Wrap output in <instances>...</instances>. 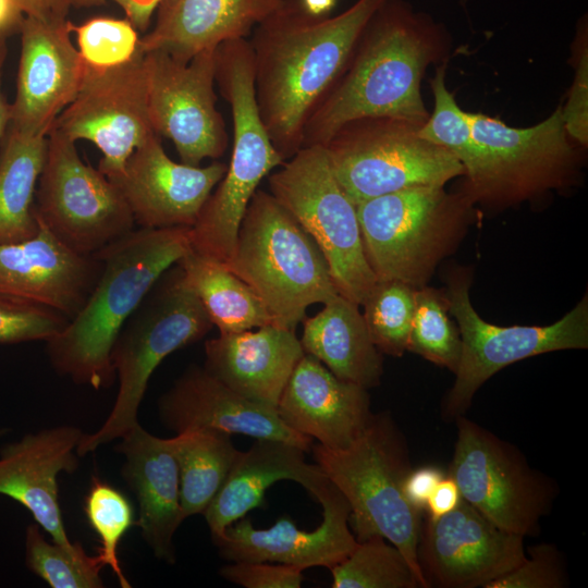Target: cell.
<instances>
[{"label":"cell","instance_id":"cell-1","mask_svg":"<svg viewBox=\"0 0 588 588\" xmlns=\"http://www.w3.org/2000/svg\"><path fill=\"white\" fill-rule=\"evenodd\" d=\"M383 1L356 0L338 15L316 16L299 0H284L250 33L258 112L284 161L303 147L308 118Z\"/></svg>","mask_w":588,"mask_h":588},{"label":"cell","instance_id":"cell-2","mask_svg":"<svg viewBox=\"0 0 588 588\" xmlns=\"http://www.w3.org/2000/svg\"><path fill=\"white\" fill-rule=\"evenodd\" d=\"M440 27L404 0H384L365 25L343 71L308 118L303 147L324 146L348 122L391 118L421 126L429 114L421 77Z\"/></svg>","mask_w":588,"mask_h":588},{"label":"cell","instance_id":"cell-3","mask_svg":"<svg viewBox=\"0 0 588 588\" xmlns=\"http://www.w3.org/2000/svg\"><path fill=\"white\" fill-rule=\"evenodd\" d=\"M191 228H139L100 249L102 269L88 299L46 341L53 369L95 390L112 385V346L162 274L191 250Z\"/></svg>","mask_w":588,"mask_h":588},{"label":"cell","instance_id":"cell-4","mask_svg":"<svg viewBox=\"0 0 588 588\" xmlns=\"http://www.w3.org/2000/svg\"><path fill=\"white\" fill-rule=\"evenodd\" d=\"M311 448L315 464L348 503L356 540L384 538L404 554L420 587L428 588L417 560L424 511L404 494V481L413 467L407 440L393 417L373 414L346 448Z\"/></svg>","mask_w":588,"mask_h":588},{"label":"cell","instance_id":"cell-5","mask_svg":"<svg viewBox=\"0 0 588 588\" xmlns=\"http://www.w3.org/2000/svg\"><path fill=\"white\" fill-rule=\"evenodd\" d=\"M216 84L230 106L233 148L223 177L191 228V248L201 257L229 266L252 197L261 180L284 159L272 145L258 112L253 52L247 38L217 47Z\"/></svg>","mask_w":588,"mask_h":588},{"label":"cell","instance_id":"cell-6","mask_svg":"<svg viewBox=\"0 0 588 588\" xmlns=\"http://www.w3.org/2000/svg\"><path fill=\"white\" fill-rule=\"evenodd\" d=\"M228 268L256 292L274 326L294 331L310 305L339 294L315 241L262 189L249 201Z\"/></svg>","mask_w":588,"mask_h":588},{"label":"cell","instance_id":"cell-7","mask_svg":"<svg viewBox=\"0 0 588 588\" xmlns=\"http://www.w3.org/2000/svg\"><path fill=\"white\" fill-rule=\"evenodd\" d=\"M213 327L175 264L168 269L121 329L111 351L119 390L108 417L84 433L76 452L85 456L122 438L137 424L148 381L171 353L203 339Z\"/></svg>","mask_w":588,"mask_h":588},{"label":"cell","instance_id":"cell-8","mask_svg":"<svg viewBox=\"0 0 588 588\" xmlns=\"http://www.w3.org/2000/svg\"><path fill=\"white\" fill-rule=\"evenodd\" d=\"M471 200L443 186H417L356 205L364 252L377 280L426 286L461 241Z\"/></svg>","mask_w":588,"mask_h":588},{"label":"cell","instance_id":"cell-9","mask_svg":"<svg viewBox=\"0 0 588 588\" xmlns=\"http://www.w3.org/2000/svg\"><path fill=\"white\" fill-rule=\"evenodd\" d=\"M269 193L311 236L340 295L360 306L377 282L365 256L357 208L323 146L302 147L269 175Z\"/></svg>","mask_w":588,"mask_h":588},{"label":"cell","instance_id":"cell-10","mask_svg":"<svg viewBox=\"0 0 588 588\" xmlns=\"http://www.w3.org/2000/svg\"><path fill=\"white\" fill-rule=\"evenodd\" d=\"M420 126L391 118L343 125L323 146L332 170L355 205L417 186H444L465 174L446 149L418 135Z\"/></svg>","mask_w":588,"mask_h":588},{"label":"cell","instance_id":"cell-11","mask_svg":"<svg viewBox=\"0 0 588 588\" xmlns=\"http://www.w3.org/2000/svg\"><path fill=\"white\" fill-rule=\"evenodd\" d=\"M449 465L462 499L512 534L537 536L559 498L558 482L534 468L524 453L464 415Z\"/></svg>","mask_w":588,"mask_h":588},{"label":"cell","instance_id":"cell-12","mask_svg":"<svg viewBox=\"0 0 588 588\" xmlns=\"http://www.w3.org/2000/svg\"><path fill=\"white\" fill-rule=\"evenodd\" d=\"M34 212L58 238L84 255H95L135 226L115 184L85 163L76 142L54 127L47 135Z\"/></svg>","mask_w":588,"mask_h":588},{"label":"cell","instance_id":"cell-13","mask_svg":"<svg viewBox=\"0 0 588 588\" xmlns=\"http://www.w3.org/2000/svg\"><path fill=\"white\" fill-rule=\"evenodd\" d=\"M444 296L460 330L462 354L453 387L443 401V419L465 415L479 388L511 364L543 353L588 347L587 295L560 320L542 327H500L485 321L471 305L469 282L463 275L451 277Z\"/></svg>","mask_w":588,"mask_h":588},{"label":"cell","instance_id":"cell-14","mask_svg":"<svg viewBox=\"0 0 588 588\" xmlns=\"http://www.w3.org/2000/svg\"><path fill=\"white\" fill-rule=\"evenodd\" d=\"M216 49L201 51L187 62L162 50L144 56L151 127L173 143L181 162L191 166L218 160L229 144L217 108Z\"/></svg>","mask_w":588,"mask_h":588},{"label":"cell","instance_id":"cell-15","mask_svg":"<svg viewBox=\"0 0 588 588\" xmlns=\"http://www.w3.org/2000/svg\"><path fill=\"white\" fill-rule=\"evenodd\" d=\"M144 56L109 69L85 65L75 98L52 126L74 142L94 144L102 155L98 169L107 177L119 174L132 152L156 134L148 113Z\"/></svg>","mask_w":588,"mask_h":588},{"label":"cell","instance_id":"cell-16","mask_svg":"<svg viewBox=\"0 0 588 588\" xmlns=\"http://www.w3.org/2000/svg\"><path fill=\"white\" fill-rule=\"evenodd\" d=\"M524 538L462 499L448 514L424 518L417 560L428 588H487L525 560Z\"/></svg>","mask_w":588,"mask_h":588},{"label":"cell","instance_id":"cell-17","mask_svg":"<svg viewBox=\"0 0 588 588\" xmlns=\"http://www.w3.org/2000/svg\"><path fill=\"white\" fill-rule=\"evenodd\" d=\"M467 118L487 162L481 200H520L566 181L575 156L561 108L527 128L511 127L481 113L467 112Z\"/></svg>","mask_w":588,"mask_h":588},{"label":"cell","instance_id":"cell-18","mask_svg":"<svg viewBox=\"0 0 588 588\" xmlns=\"http://www.w3.org/2000/svg\"><path fill=\"white\" fill-rule=\"evenodd\" d=\"M70 23L69 19L24 17L9 128L47 136L75 98L85 64L71 39Z\"/></svg>","mask_w":588,"mask_h":588},{"label":"cell","instance_id":"cell-19","mask_svg":"<svg viewBox=\"0 0 588 588\" xmlns=\"http://www.w3.org/2000/svg\"><path fill=\"white\" fill-rule=\"evenodd\" d=\"M225 170L226 163L219 160L205 167L176 162L154 134L132 152L119 174L108 179L139 228H192Z\"/></svg>","mask_w":588,"mask_h":588},{"label":"cell","instance_id":"cell-20","mask_svg":"<svg viewBox=\"0 0 588 588\" xmlns=\"http://www.w3.org/2000/svg\"><path fill=\"white\" fill-rule=\"evenodd\" d=\"M322 506V520L313 530L299 529L287 516L269 528H256L242 517L212 537L219 555L230 562H271L306 569L328 567L343 561L356 547L350 530V506L329 480L315 498Z\"/></svg>","mask_w":588,"mask_h":588},{"label":"cell","instance_id":"cell-21","mask_svg":"<svg viewBox=\"0 0 588 588\" xmlns=\"http://www.w3.org/2000/svg\"><path fill=\"white\" fill-rule=\"evenodd\" d=\"M37 221L34 236L0 244V295L46 306L70 320L88 299L102 261L74 250Z\"/></svg>","mask_w":588,"mask_h":588},{"label":"cell","instance_id":"cell-22","mask_svg":"<svg viewBox=\"0 0 588 588\" xmlns=\"http://www.w3.org/2000/svg\"><path fill=\"white\" fill-rule=\"evenodd\" d=\"M84 432L70 425L25 434L0 449V494L33 515L51 540L74 549L63 525L58 477L78 467V442Z\"/></svg>","mask_w":588,"mask_h":588},{"label":"cell","instance_id":"cell-23","mask_svg":"<svg viewBox=\"0 0 588 588\" xmlns=\"http://www.w3.org/2000/svg\"><path fill=\"white\" fill-rule=\"evenodd\" d=\"M158 411L164 427L175 433L211 428L255 439L282 440L305 451L313 443V439L289 428L275 408L246 399L196 365L189 366L161 395Z\"/></svg>","mask_w":588,"mask_h":588},{"label":"cell","instance_id":"cell-24","mask_svg":"<svg viewBox=\"0 0 588 588\" xmlns=\"http://www.w3.org/2000/svg\"><path fill=\"white\" fill-rule=\"evenodd\" d=\"M275 409L289 428L328 449L346 448L373 415L368 389L338 378L309 354L295 366Z\"/></svg>","mask_w":588,"mask_h":588},{"label":"cell","instance_id":"cell-25","mask_svg":"<svg viewBox=\"0 0 588 588\" xmlns=\"http://www.w3.org/2000/svg\"><path fill=\"white\" fill-rule=\"evenodd\" d=\"M120 440L115 450L124 456L121 473L138 503L135 525L155 558L174 564L173 538L185 518L170 440L149 433L139 422Z\"/></svg>","mask_w":588,"mask_h":588},{"label":"cell","instance_id":"cell-26","mask_svg":"<svg viewBox=\"0 0 588 588\" xmlns=\"http://www.w3.org/2000/svg\"><path fill=\"white\" fill-rule=\"evenodd\" d=\"M304 354L294 330L268 324L206 341L204 368L246 399L277 408Z\"/></svg>","mask_w":588,"mask_h":588},{"label":"cell","instance_id":"cell-27","mask_svg":"<svg viewBox=\"0 0 588 588\" xmlns=\"http://www.w3.org/2000/svg\"><path fill=\"white\" fill-rule=\"evenodd\" d=\"M284 0H162L151 29L140 37L145 52L162 50L181 61L247 38Z\"/></svg>","mask_w":588,"mask_h":588},{"label":"cell","instance_id":"cell-28","mask_svg":"<svg viewBox=\"0 0 588 588\" xmlns=\"http://www.w3.org/2000/svg\"><path fill=\"white\" fill-rule=\"evenodd\" d=\"M305 450L290 442L256 439L240 452L223 486L204 512L211 538L266 503L265 494L274 482L292 480L315 499L329 479L317 464H309Z\"/></svg>","mask_w":588,"mask_h":588},{"label":"cell","instance_id":"cell-29","mask_svg":"<svg viewBox=\"0 0 588 588\" xmlns=\"http://www.w3.org/2000/svg\"><path fill=\"white\" fill-rule=\"evenodd\" d=\"M303 321L299 341L305 354L317 358L342 380L366 389L380 384L382 354L373 344L357 304L338 294L318 314Z\"/></svg>","mask_w":588,"mask_h":588},{"label":"cell","instance_id":"cell-30","mask_svg":"<svg viewBox=\"0 0 588 588\" xmlns=\"http://www.w3.org/2000/svg\"><path fill=\"white\" fill-rule=\"evenodd\" d=\"M47 150V136L7 128L0 140V244L34 236L38 221L35 192Z\"/></svg>","mask_w":588,"mask_h":588},{"label":"cell","instance_id":"cell-31","mask_svg":"<svg viewBox=\"0 0 588 588\" xmlns=\"http://www.w3.org/2000/svg\"><path fill=\"white\" fill-rule=\"evenodd\" d=\"M176 265L220 334L273 324L256 292L225 265L192 249Z\"/></svg>","mask_w":588,"mask_h":588},{"label":"cell","instance_id":"cell-32","mask_svg":"<svg viewBox=\"0 0 588 588\" xmlns=\"http://www.w3.org/2000/svg\"><path fill=\"white\" fill-rule=\"evenodd\" d=\"M169 440L179 466L183 516L204 514L241 451L230 433L211 428L188 429Z\"/></svg>","mask_w":588,"mask_h":588},{"label":"cell","instance_id":"cell-33","mask_svg":"<svg viewBox=\"0 0 588 588\" xmlns=\"http://www.w3.org/2000/svg\"><path fill=\"white\" fill-rule=\"evenodd\" d=\"M445 63L431 79L434 99L432 113L418 128V135L451 152L464 167L469 186L466 195L471 201L481 200L488 182L485 154L473 136L467 112L457 105L445 84Z\"/></svg>","mask_w":588,"mask_h":588},{"label":"cell","instance_id":"cell-34","mask_svg":"<svg viewBox=\"0 0 588 588\" xmlns=\"http://www.w3.org/2000/svg\"><path fill=\"white\" fill-rule=\"evenodd\" d=\"M329 569L333 588H421L404 554L380 536L357 541L354 550Z\"/></svg>","mask_w":588,"mask_h":588},{"label":"cell","instance_id":"cell-35","mask_svg":"<svg viewBox=\"0 0 588 588\" xmlns=\"http://www.w3.org/2000/svg\"><path fill=\"white\" fill-rule=\"evenodd\" d=\"M26 565L30 572L52 588H101V569L98 555H88L77 542L74 549L49 542L41 527L29 524L25 534Z\"/></svg>","mask_w":588,"mask_h":588},{"label":"cell","instance_id":"cell-36","mask_svg":"<svg viewBox=\"0 0 588 588\" xmlns=\"http://www.w3.org/2000/svg\"><path fill=\"white\" fill-rule=\"evenodd\" d=\"M407 351L456 372L462 354L460 330L449 317L441 291L422 286L415 291V308Z\"/></svg>","mask_w":588,"mask_h":588},{"label":"cell","instance_id":"cell-37","mask_svg":"<svg viewBox=\"0 0 588 588\" xmlns=\"http://www.w3.org/2000/svg\"><path fill=\"white\" fill-rule=\"evenodd\" d=\"M416 289L396 280H377L360 306L369 335L381 354L407 351Z\"/></svg>","mask_w":588,"mask_h":588},{"label":"cell","instance_id":"cell-38","mask_svg":"<svg viewBox=\"0 0 588 588\" xmlns=\"http://www.w3.org/2000/svg\"><path fill=\"white\" fill-rule=\"evenodd\" d=\"M84 512L100 542L98 558L105 566H110L122 588H130L118 549L123 536L135 524L131 502L120 490L93 476L84 500Z\"/></svg>","mask_w":588,"mask_h":588},{"label":"cell","instance_id":"cell-39","mask_svg":"<svg viewBox=\"0 0 588 588\" xmlns=\"http://www.w3.org/2000/svg\"><path fill=\"white\" fill-rule=\"evenodd\" d=\"M76 48L85 65L109 69L145 53L139 32L126 17L94 16L75 25Z\"/></svg>","mask_w":588,"mask_h":588},{"label":"cell","instance_id":"cell-40","mask_svg":"<svg viewBox=\"0 0 588 588\" xmlns=\"http://www.w3.org/2000/svg\"><path fill=\"white\" fill-rule=\"evenodd\" d=\"M68 321L65 316L46 306L0 295V344L47 341Z\"/></svg>","mask_w":588,"mask_h":588},{"label":"cell","instance_id":"cell-41","mask_svg":"<svg viewBox=\"0 0 588 588\" xmlns=\"http://www.w3.org/2000/svg\"><path fill=\"white\" fill-rule=\"evenodd\" d=\"M529 556L487 588H565L569 586L563 555L551 543L528 549Z\"/></svg>","mask_w":588,"mask_h":588},{"label":"cell","instance_id":"cell-42","mask_svg":"<svg viewBox=\"0 0 588 588\" xmlns=\"http://www.w3.org/2000/svg\"><path fill=\"white\" fill-rule=\"evenodd\" d=\"M219 574L225 580L245 588H299L303 569L271 562H231Z\"/></svg>","mask_w":588,"mask_h":588},{"label":"cell","instance_id":"cell-43","mask_svg":"<svg viewBox=\"0 0 588 588\" xmlns=\"http://www.w3.org/2000/svg\"><path fill=\"white\" fill-rule=\"evenodd\" d=\"M561 112L567 135L586 146L588 143V54L586 48L581 50L574 83Z\"/></svg>","mask_w":588,"mask_h":588},{"label":"cell","instance_id":"cell-44","mask_svg":"<svg viewBox=\"0 0 588 588\" xmlns=\"http://www.w3.org/2000/svg\"><path fill=\"white\" fill-rule=\"evenodd\" d=\"M445 474L436 466L412 468L404 481V494L416 509L425 511L427 501Z\"/></svg>","mask_w":588,"mask_h":588},{"label":"cell","instance_id":"cell-45","mask_svg":"<svg viewBox=\"0 0 588 588\" xmlns=\"http://www.w3.org/2000/svg\"><path fill=\"white\" fill-rule=\"evenodd\" d=\"M162 0H70L71 7L90 8L113 2L139 33H146Z\"/></svg>","mask_w":588,"mask_h":588},{"label":"cell","instance_id":"cell-46","mask_svg":"<svg viewBox=\"0 0 588 588\" xmlns=\"http://www.w3.org/2000/svg\"><path fill=\"white\" fill-rule=\"evenodd\" d=\"M462 500L455 481L445 475L429 497L425 511L430 518H437L453 511Z\"/></svg>","mask_w":588,"mask_h":588},{"label":"cell","instance_id":"cell-47","mask_svg":"<svg viewBox=\"0 0 588 588\" xmlns=\"http://www.w3.org/2000/svg\"><path fill=\"white\" fill-rule=\"evenodd\" d=\"M25 15L42 20H66L70 0H16Z\"/></svg>","mask_w":588,"mask_h":588},{"label":"cell","instance_id":"cell-48","mask_svg":"<svg viewBox=\"0 0 588 588\" xmlns=\"http://www.w3.org/2000/svg\"><path fill=\"white\" fill-rule=\"evenodd\" d=\"M25 16L16 0H0V36L19 34Z\"/></svg>","mask_w":588,"mask_h":588},{"label":"cell","instance_id":"cell-49","mask_svg":"<svg viewBox=\"0 0 588 588\" xmlns=\"http://www.w3.org/2000/svg\"><path fill=\"white\" fill-rule=\"evenodd\" d=\"M8 54V37L0 36V140L10 123L11 103L7 101L2 91V71Z\"/></svg>","mask_w":588,"mask_h":588},{"label":"cell","instance_id":"cell-50","mask_svg":"<svg viewBox=\"0 0 588 588\" xmlns=\"http://www.w3.org/2000/svg\"><path fill=\"white\" fill-rule=\"evenodd\" d=\"M303 8L316 16H326L334 9L339 0H299Z\"/></svg>","mask_w":588,"mask_h":588},{"label":"cell","instance_id":"cell-51","mask_svg":"<svg viewBox=\"0 0 588 588\" xmlns=\"http://www.w3.org/2000/svg\"><path fill=\"white\" fill-rule=\"evenodd\" d=\"M9 431L8 428H0V439Z\"/></svg>","mask_w":588,"mask_h":588},{"label":"cell","instance_id":"cell-52","mask_svg":"<svg viewBox=\"0 0 588 588\" xmlns=\"http://www.w3.org/2000/svg\"><path fill=\"white\" fill-rule=\"evenodd\" d=\"M460 2H461L463 5H465L466 2H467V0H460Z\"/></svg>","mask_w":588,"mask_h":588}]
</instances>
